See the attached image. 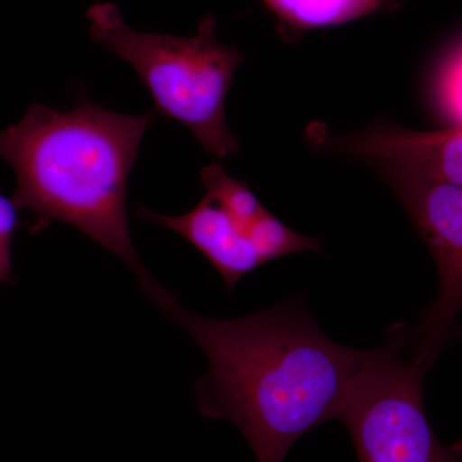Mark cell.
<instances>
[{"instance_id":"6da1fadb","label":"cell","mask_w":462,"mask_h":462,"mask_svg":"<svg viewBox=\"0 0 462 462\" xmlns=\"http://www.w3.org/2000/svg\"><path fill=\"white\" fill-rule=\"evenodd\" d=\"M154 306L208 358L194 384L200 413L233 422L257 462H284L300 438L338 420L374 351L334 342L298 300L225 320L194 314L171 291Z\"/></svg>"},{"instance_id":"7a4b0ae2","label":"cell","mask_w":462,"mask_h":462,"mask_svg":"<svg viewBox=\"0 0 462 462\" xmlns=\"http://www.w3.org/2000/svg\"><path fill=\"white\" fill-rule=\"evenodd\" d=\"M154 114L109 111L80 94L56 111L32 103L0 130V158L16 173L12 199L32 214V234L62 221L117 257L151 302L165 287L143 263L130 233L127 179Z\"/></svg>"},{"instance_id":"3957f363","label":"cell","mask_w":462,"mask_h":462,"mask_svg":"<svg viewBox=\"0 0 462 462\" xmlns=\"http://www.w3.org/2000/svg\"><path fill=\"white\" fill-rule=\"evenodd\" d=\"M87 18L93 42L135 69L154 100V112L185 125L212 156L238 153L225 100L245 56L218 41L214 14L200 20L194 36L136 32L125 23L115 3L91 5Z\"/></svg>"},{"instance_id":"277c9868","label":"cell","mask_w":462,"mask_h":462,"mask_svg":"<svg viewBox=\"0 0 462 462\" xmlns=\"http://www.w3.org/2000/svg\"><path fill=\"white\" fill-rule=\"evenodd\" d=\"M427 370L407 348L404 324L387 339L355 379L339 421L348 430L360 462H462V439L438 440L425 412Z\"/></svg>"},{"instance_id":"5b68a950","label":"cell","mask_w":462,"mask_h":462,"mask_svg":"<svg viewBox=\"0 0 462 462\" xmlns=\"http://www.w3.org/2000/svg\"><path fill=\"white\" fill-rule=\"evenodd\" d=\"M436 261L439 291L415 327L406 328L409 351L430 370L454 338L462 311V185L437 180L392 163L376 162Z\"/></svg>"},{"instance_id":"8992f818","label":"cell","mask_w":462,"mask_h":462,"mask_svg":"<svg viewBox=\"0 0 462 462\" xmlns=\"http://www.w3.org/2000/svg\"><path fill=\"white\" fill-rule=\"evenodd\" d=\"M307 139L320 153L392 163L437 180L462 185V129L415 132L380 123L348 135H337L325 125L316 123L307 129Z\"/></svg>"},{"instance_id":"52a82bcc","label":"cell","mask_w":462,"mask_h":462,"mask_svg":"<svg viewBox=\"0 0 462 462\" xmlns=\"http://www.w3.org/2000/svg\"><path fill=\"white\" fill-rule=\"evenodd\" d=\"M136 216L145 223L171 230L187 239L217 270L229 291L245 275L263 266L247 230L209 197H203L199 205L184 215H162L139 206Z\"/></svg>"},{"instance_id":"ba28073f","label":"cell","mask_w":462,"mask_h":462,"mask_svg":"<svg viewBox=\"0 0 462 462\" xmlns=\"http://www.w3.org/2000/svg\"><path fill=\"white\" fill-rule=\"evenodd\" d=\"M275 18L284 41L311 30L345 25L380 12L394 11L403 0H261Z\"/></svg>"},{"instance_id":"9c48e42d","label":"cell","mask_w":462,"mask_h":462,"mask_svg":"<svg viewBox=\"0 0 462 462\" xmlns=\"http://www.w3.org/2000/svg\"><path fill=\"white\" fill-rule=\"evenodd\" d=\"M200 179L206 196L223 207L245 230L266 211L256 194L249 189L247 182L231 178L220 165L214 163L203 167Z\"/></svg>"},{"instance_id":"30bf717a","label":"cell","mask_w":462,"mask_h":462,"mask_svg":"<svg viewBox=\"0 0 462 462\" xmlns=\"http://www.w3.org/2000/svg\"><path fill=\"white\" fill-rule=\"evenodd\" d=\"M247 233L263 264L298 252L321 249L320 238L296 233L267 209L248 227Z\"/></svg>"},{"instance_id":"8fae6325","label":"cell","mask_w":462,"mask_h":462,"mask_svg":"<svg viewBox=\"0 0 462 462\" xmlns=\"http://www.w3.org/2000/svg\"><path fill=\"white\" fill-rule=\"evenodd\" d=\"M438 112L454 129H462V38L446 51L433 79Z\"/></svg>"},{"instance_id":"7c38bea8","label":"cell","mask_w":462,"mask_h":462,"mask_svg":"<svg viewBox=\"0 0 462 462\" xmlns=\"http://www.w3.org/2000/svg\"><path fill=\"white\" fill-rule=\"evenodd\" d=\"M20 226L18 207L14 199L0 194V284L14 282L12 240Z\"/></svg>"}]
</instances>
